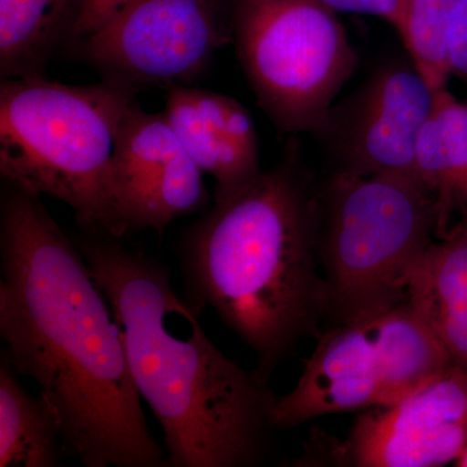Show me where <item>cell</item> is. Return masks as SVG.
I'll list each match as a JSON object with an SVG mask.
<instances>
[{
	"label": "cell",
	"instance_id": "18",
	"mask_svg": "<svg viewBox=\"0 0 467 467\" xmlns=\"http://www.w3.org/2000/svg\"><path fill=\"white\" fill-rule=\"evenodd\" d=\"M326 8L331 9L335 14L347 12V14L368 15L387 21L400 33L405 17V5L407 0H317Z\"/></svg>",
	"mask_w": 467,
	"mask_h": 467
},
{
	"label": "cell",
	"instance_id": "20",
	"mask_svg": "<svg viewBox=\"0 0 467 467\" xmlns=\"http://www.w3.org/2000/svg\"><path fill=\"white\" fill-rule=\"evenodd\" d=\"M122 2L124 0H84L70 45H76L92 30L97 29Z\"/></svg>",
	"mask_w": 467,
	"mask_h": 467
},
{
	"label": "cell",
	"instance_id": "10",
	"mask_svg": "<svg viewBox=\"0 0 467 467\" xmlns=\"http://www.w3.org/2000/svg\"><path fill=\"white\" fill-rule=\"evenodd\" d=\"M202 177L164 113L147 112L134 100L110 164L113 236L144 229L162 235L173 221L202 211L209 201Z\"/></svg>",
	"mask_w": 467,
	"mask_h": 467
},
{
	"label": "cell",
	"instance_id": "15",
	"mask_svg": "<svg viewBox=\"0 0 467 467\" xmlns=\"http://www.w3.org/2000/svg\"><path fill=\"white\" fill-rule=\"evenodd\" d=\"M84 0H0V76H46L58 48L72 43Z\"/></svg>",
	"mask_w": 467,
	"mask_h": 467
},
{
	"label": "cell",
	"instance_id": "17",
	"mask_svg": "<svg viewBox=\"0 0 467 467\" xmlns=\"http://www.w3.org/2000/svg\"><path fill=\"white\" fill-rule=\"evenodd\" d=\"M460 0H407L400 36L413 66L436 90L451 77L447 36Z\"/></svg>",
	"mask_w": 467,
	"mask_h": 467
},
{
	"label": "cell",
	"instance_id": "21",
	"mask_svg": "<svg viewBox=\"0 0 467 467\" xmlns=\"http://www.w3.org/2000/svg\"><path fill=\"white\" fill-rule=\"evenodd\" d=\"M456 465L460 467H467V444L465 450L460 454L459 459L456 461Z\"/></svg>",
	"mask_w": 467,
	"mask_h": 467
},
{
	"label": "cell",
	"instance_id": "4",
	"mask_svg": "<svg viewBox=\"0 0 467 467\" xmlns=\"http://www.w3.org/2000/svg\"><path fill=\"white\" fill-rule=\"evenodd\" d=\"M134 91L101 79L66 85L42 77L0 82V175L113 235L109 175L117 134Z\"/></svg>",
	"mask_w": 467,
	"mask_h": 467
},
{
	"label": "cell",
	"instance_id": "2",
	"mask_svg": "<svg viewBox=\"0 0 467 467\" xmlns=\"http://www.w3.org/2000/svg\"><path fill=\"white\" fill-rule=\"evenodd\" d=\"M84 229L77 245L119 326L138 392L161 426L169 466L259 465L275 429L267 380L223 355L189 306V337L171 333L168 316L186 301L167 267L116 236Z\"/></svg>",
	"mask_w": 467,
	"mask_h": 467
},
{
	"label": "cell",
	"instance_id": "11",
	"mask_svg": "<svg viewBox=\"0 0 467 467\" xmlns=\"http://www.w3.org/2000/svg\"><path fill=\"white\" fill-rule=\"evenodd\" d=\"M467 444V368L448 365L389 407L368 409L353 427L347 460L359 467H436Z\"/></svg>",
	"mask_w": 467,
	"mask_h": 467
},
{
	"label": "cell",
	"instance_id": "7",
	"mask_svg": "<svg viewBox=\"0 0 467 467\" xmlns=\"http://www.w3.org/2000/svg\"><path fill=\"white\" fill-rule=\"evenodd\" d=\"M420 380V348L401 309L361 313L322 337L296 386L276 398L273 423L291 429L328 414L389 407Z\"/></svg>",
	"mask_w": 467,
	"mask_h": 467
},
{
	"label": "cell",
	"instance_id": "5",
	"mask_svg": "<svg viewBox=\"0 0 467 467\" xmlns=\"http://www.w3.org/2000/svg\"><path fill=\"white\" fill-rule=\"evenodd\" d=\"M438 233L434 199L408 175L337 171L319 195V261L339 321L407 300V273Z\"/></svg>",
	"mask_w": 467,
	"mask_h": 467
},
{
	"label": "cell",
	"instance_id": "12",
	"mask_svg": "<svg viewBox=\"0 0 467 467\" xmlns=\"http://www.w3.org/2000/svg\"><path fill=\"white\" fill-rule=\"evenodd\" d=\"M162 113L195 164L216 181L213 202L238 192L263 171L256 126L234 98L174 86L168 88Z\"/></svg>",
	"mask_w": 467,
	"mask_h": 467
},
{
	"label": "cell",
	"instance_id": "16",
	"mask_svg": "<svg viewBox=\"0 0 467 467\" xmlns=\"http://www.w3.org/2000/svg\"><path fill=\"white\" fill-rule=\"evenodd\" d=\"M3 352L0 359V467H54L67 453L51 405L30 395Z\"/></svg>",
	"mask_w": 467,
	"mask_h": 467
},
{
	"label": "cell",
	"instance_id": "19",
	"mask_svg": "<svg viewBox=\"0 0 467 467\" xmlns=\"http://www.w3.org/2000/svg\"><path fill=\"white\" fill-rule=\"evenodd\" d=\"M447 57L451 76L467 82V0H460L451 18Z\"/></svg>",
	"mask_w": 467,
	"mask_h": 467
},
{
	"label": "cell",
	"instance_id": "1",
	"mask_svg": "<svg viewBox=\"0 0 467 467\" xmlns=\"http://www.w3.org/2000/svg\"><path fill=\"white\" fill-rule=\"evenodd\" d=\"M0 337L54 409L67 453L86 467H165L121 330L84 254L41 196L3 181Z\"/></svg>",
	"mask_w": 467,
	"mask_h": 467
},
{
	"label": "cell",
	"instance_id": "3",
	"mask_svg": "<svg viewBox=\"0 0 467 467\" xmlns=\"http://www.w3.org/2000/svg\"><path fill=\"white\" fill-rule=\"evenodd\" d=\"M318 236L319 196L296 146L184 233V301L198 316L213 310L254 350L263 379L330 308Z\"/></svg>",
	"mask_w": 467,
	"mask_h": 467
},
{
	"label": "cell",
	"instance_id": "8",
	"mask_svg": "<svg viewBox=\"0 0 467 467\" xmlns=\"http://www.w3.org/2000/svg\"><path fill=\"white\" fill-rule=\"evenodd\" d=\"M225 0H124L76 43L104 81L140 94L192 85L233 41Z\"/></svg>",
	"mask_w": 467,
	"mask_h": 467
},
{
	"label": "cell",
	"instance_id": "14",
	"mask_svg": "<svg viewBox=\"0 0 467 467\" xmlns=\"http://www.w3.org/2000/svg\"><path fill=\"white\" fill-rule=\"evenodd\" d=\"M418 182L431 195L438 212V234L450 232L454 212L467 221V104L447 88L436 92L416 152Z\"/></svg>",
	"mask_w": 467,
	"mask_h": 467
},
{
	"label": "cell",
	"instance_id": "6",
	"mask_svg": "<svg viewBox=\"0 0 467 467\" xmlns=\"http://www.w3.org/2000/svg\"><path fill=\"white\" fill-rule=\"evenodd\" d=\"M232 27L261 109L285 133L317 134L358 64L337 14L317 0H236Z\"/></svg>",
	"mask_w": 467,
	"mask_h": 467
},
{
	"label": "cell",
	"instance_id": "9",
	"mask_svg": "<svg viewBox=\"0 0 467 467\" xmlns=\"http://www.w3.org/2000/svg\"><path fill=\"white\" fill-rule=\"evenodd\" d=\"M436 92L411 61L389 64L333 107L316 135L339 162L337 171L417 180L418 140Z\"/></svg>",
	"mask_w": 467,
	"mask_h": 467
},
{
	"label": "cell",
	"instance_id": "13",
	"mask_svg": "<svg viewBox=\"0 0 467 467\" xmlns=\"http://www.w3.org/2000/svg\"><path fill=\"white\" fill-rule=\"evenodd\" d=\"M405 292L451 362L467 368V221L417 257L408 269Z\"/></svg>",
	"mask_w": 467,
	"mask_h": 467
}]
</instances>
